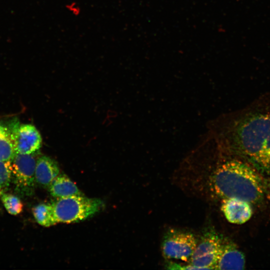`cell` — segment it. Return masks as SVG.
I'll return each mask as SVG.
<instances>
[{
  "label": "cell",
  "mask_w": 270,
  "mask_h": 270,
  "mask_svg": "<svg viewBox=\"0 0 270 270\" xmlns=\"http://www.w3.org/2000/svg\"><path fill=\"white\" fill-rule=\"evenodd\" d=\"M228 132L230 145L260 172L270 174V100L237 116Z\"/></svg>",
  "instance_id": "obj_1"
},
{
  "label": "cell",
  "mask_w": 270,
  "mask_h": 270,
  "mask_svg": "<svg viewBox=\"0 0 270 270\" xmlns=\"http://www.w3.org/2000/svg\"><path fill=\"white\" fill-rule=\"evenodd\" d=\"M215 194L222 198H236L251 204L262 202L268 194L269 182L253 166L238 160L220 165L210 179Z\"/></svg>",
  "instance_id": "obj_2"
},
{
  "label": "cell",
  "mask_w": 270,
  "mask_h": 270,
  "mask_svg": "<svg viewBox=\"0 0 270 270\" xmlns=\"http://www.w3.org/2000/svg\"><path fill=\"white\" fill-rule=\"evenodd\" d=\"M50 204L54 225L84 220L99 212L104 206L100 200L84 195L56 198Z\"/></svg>",
  "instance_id": "obj_3"
},
{
  "label": "cell",
  "mask_w": 270,
  "mask_h": 270,
  "mask_svg": "<svg viewBox=\"0 0 270 270\" xmlns=\"http://www.w3.org/2000/svg\"><path fill=\"white\" fill-rule=\"evenodd\" d=\"M197 243V239L192 234L172 229L164 236L162 253L168 259L187 261L190 260Z\"/></svg>",
  "instance_id": "obj_4"
},
{
  "label": "cell",
  "mask_w": 270,
  "mask_h": 270,
  "mask_svg": "<svg viewBox=\"0 0 270 270\" xmlns=\"http://www.w3.org/2000/svg\"><path fill=\"white\" fill-rule=\"evenodd\" d=\"M223 238L215 230L206 232L198 242L190 264L199 270H214L220 255Z\"/></svg>",
  "instance_id": "obj_5"
},
{
  "label": "cell",
  "mask_w": 270,
  "mask_h": 270,
  "mask_svg": "<svg viewBox=\"0 0 270 270\" xmlns=\"http://www.w3.org/2000/svg\"><path fill=\"white\" fill-rule=\"evenodd\" d=\"M36 160L33 154L16 153L11 160L12 179L20 192L32 193L36 182L35 168Z\"/></svg>",
  "instance_id": "obj_6"
},
{
  "label": "cell",
  "mask_w": 270,
  "mask_h": 270,
  "mask_svg": "<svg viewBox=\"0 0 270 270\" xmlns=\"http://www.w3.org/2000/svg\"><path fill=\"white\" fill-rule=\"evenodd\" d=\"M11 134L16 153L34 154L41 147V136L32 124H23L17 126Z\"/></svg>",
  "instance_id": "obj_7"
},
{
  "label": "cell",
  "mask_w": 270,
  "mask_h": 270,
  "mask_svg": "<svg viewBox=\"0 0 270 270\" xmlns=\"http://www.w3.org/2000/svg\"><path fill=\"white\" fill-rule=\"evenodd\" d=\"M245 264L244 256L236 244L230 240L223 238L214 270H243Z\"/></svg>",
  "instance_id": "obj_8"
},
{
  "label": "cell",
  "mask_w": 270,
  "mask_h": 270,
  "mask_svg": "<svg viewBox=\"0 0 270 270\" xmlns=\"http://www.w3.org/2000/svg\"><path fill=\"white\" fill-rule=\"evenodd\" d=\"M220 208L227 220L234 224H244L252 214L251 204L236 198H222Z\"/></svg>",
  "instance_id": "obj_9"
},
{
  "label": "cell",
  "mask_w": 270,
  "mask_h": 270,
  "mask_svg": "<svg viewBox=\"0 0 270 270\" xmlns=\"http://www.w3.org/2000/svg\"><path fill=\"white\" fill-rule=\"evenodd\" d=\"M60 168L52 158L46 156L39 157L35 168L36 182L40 186L48 188L60 174Z\"/></svg>",
  "instance_id": "obj_10"
},
{
  "label": "cell",
  "mask_w": 270,
  "mask_h": 270,
  "mask_svg": "<svg viewBox=\"0 0 270 270\" xmlns=\"http://www.w3.org/2000/svg\"><path fill=\"white\" fill-rule=\"evenodd\" d=\"M50 194L55 198L84 195L76 185L65 174H59L49 186Z\"/></svg>",
  "instance_id": "obj_11"
},
{
  "label": "cell",
  "mask_w": 270,
  "mask_h": 270,
  "mask_svg": "<svg viewBox=\"0 0 270 270\" xmlns=\"http://www.w3.org/2000/svg\"><path fill=\"white\" fill-rule=\"evenodd\" d=\"M16 154L11 132L0 124V161L11 160Z\"/></svg>",
  "instance_id": "obj_12"
},
{
  "label": "cell",
  "mask_w": 270,
  "mask_h": 270,
  "mask_svg": "<svg viewBox=\"0 0 270 270\" xmlns=\"http://www.w3.org/2000/svg\"><path fill=\"white\" fill-rule=\"evenodd\" d=\"M32 213L36 222L40 225L45 227L54 225L50 202L38 204L33 208Z\"/></svg>",
  "instance_id": "obj_13"
},
{
  "label": "cell",
  "mask_w": 270,
  "mask_h": 270,
  "mask_svg": "<svg viewBox=\"0 0 270 270\" xmlns=\"http://www.w3.org/2000/svg\"><path fill=\"white\" fill-rule=\"evenodd\" d=\"M0 196L4 208L10 214L18 215L22 211L23 204L16 196L2 192Z\"/></svg>",
  "instance_id": "obj_14"
},
{
  "label": "cell",
  "mask_w": 270,
  "mask_h": 270,
  "mask_svg": "<svg viewBox=\"0 0 270 270\" xmlns=\"http://www.w3.org/2000/svg\"><path fill=\"white\" fill-rule=\"evenodd\" d=\"M12 180L11 160L0 161V188L2 190L9 186Z\"/></svg>",
  "instance_id": "obj_15"
},
{
  "label": "cell",
  "mask_w": 270,
  "mask_h": 270,
  "mask_svg": "<svg viewBox=\"0 0 270 270\" xmlns=\"http://www.w3.org/2000/svg\"><path fill=\"white\" fill-rule=\"evenodd\" d=\"M168 269H172V270H199L197 267L194 266L192 264H178L176 263L171 262L170 264H168Z\"/></svg>",
  "instance_id": "obj_16"
},
{
  "label": "cell",
  "mask_w": 270,
  "mask_h": 270,
  "mask_svg": "<svg viewBox=\"0 0 270 270\" xmlns=\"http://www.w3.org/2000/svg\"><path fill=\"white\" fill-rule=\"evenodd\" d=\"M2 189L0 188V195L2 194Z\"/></svg>",
  "instance_id": "obj_17"
}]
</instances>
